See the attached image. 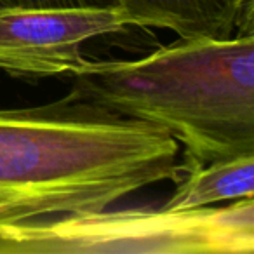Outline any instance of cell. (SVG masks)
<instances>
[{
  "mask_svg": "<svg viewBox=\"0 0 254 254\" xmlns=\"http://www.w3.org/2000/svg\"><path fill=\"white\" fill-rule=\"evenodd\" d=\"M73 91L146 120L185 145V160L254 153V33L193 37L139 60H84Z\"/></svg>",
  "mask_w": 254,
  "mask_h": 254,
  "instance_id": "cell-2",
  "label": "cell"
},
{
  "mask_svg": "<svg viewBox=\"0 0 254 254\" xmlns=\"http://www.w3.org/2000/svg\"><path fill=\"white\" fill-rule=\"evenodd\" d=\"M254 198L226 207L129 209L0 223V254H253Z\"/></svg>",
  "mask_w": 254,
  "mask_h": 254,
  "instance_id": "cell-3",
  "label": "cell"
},
{
  "mask_svg": "<svg viewBox=\"0 0 254 254\" xmlns=\"http://www.w3.org/2000/svg\"><path fill=\"white\" fill-rule=\"evenodd\" d=\"M14 5H28V7H46V5H94V7H113L117 0H0V7H14Z\"/></svg>",
  "mask_w": 254,
  "mask_h": 254,
  "instance_id": "cell-7",
  "label": "cell"
},
{
  "mask_svg": "<svg viewBox=\"0 0 254 254\" xmlns=\"http://www.w3.org/2000/svg\"><path fill=\"white\" fill-rule=\"evenodd\" d=\"M180 145L146 120L71 89L54 103L0 108V223L85 214L181 178Z\"/></svg>",
  "mask_w": 254,
  "mask_h": 254,
  "instance_id": "cell-1",
  "label": "cell"
},
{
  "mask_svg": "<svg viewBox=\"0 0 254 254\" xmlns=\"http://www.w3.org/2000/svg\"><path fill=\"white\" fill-rule=\"evenodd\" d=\"M129 25L120 5L0 7V70L42 78L70 73L84 61L82 46Z\"/></svg>",
  "mask_w": 254,
  "mask_h": 254,
  "instance_id": "cell-4",
  "label": "cell"
},
{
  "mask_svg": "<svg viewBox=\"0 0 254 254\" xmlns=\"http://www.w3.org/2000/svg\"><path fill=\"white\" fill-rule=\"evenodd\" d=\"M181 173H185V178L176 181V190L162 207L181 211L207 207L225 200L254 198V153L211 162L185 160Z\"/></svg>",
  "mask_w": 254,
  "mask_h": 254,
  "instance_id": "cell-6",
  "label": "cell"
},
{
  "mask_svg": "<svg viewBox=\"0 0 254 254\" xmlns=\"http://www.w3.org/2000/svg\"><path fill=\"white\" fill-rule=\"evenodd\" d=\"M129 25L226 40L254 33V0H117Z\"/></svg>",
  "mask_w": 254,
  "mask_h": 254,
  "instance_id": "cell-5",
  "label": "cell"
}]
</instances>
